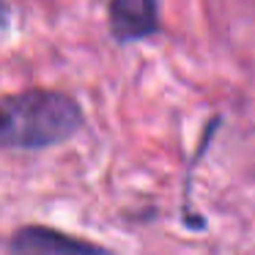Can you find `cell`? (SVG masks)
<instances>
[{"label":"cell","instance_id":"6da1fadb","mask_svg":"<svg viewBox=\"0 0 255 255\" xmlns=\"http://www.w3.org/2000/svg\"><path fill=\"white\" fill-rule=\"evenodd\" d=\"M83 124L77 102L58 91H22L3 102L0 137L6 148H47L72 137Z\"/></svg>","mask_w":255,"mask_h":255},{"label":"cell","instance_id":"7a4b0ae2","mask_svg":"<svg viewBox=\"0 0 255 255\" xmlns=\"http://www.w3.org/2000/svg\"><path fill=\"white\" fill-rule=\"evenodd\" d=\"M14 255H107L102 247L52 228H19L8 242Z\"/></svg>","mask_w":255,"mask_h":255},{"label":"cell","instance_id":"3957f363","mask_svg":"<svg viewBox=\"0 0 255 255\" xmlns=\"http://www.w3.org/2000/svg\"><path fill=\"white\" fill-rule=\"evenodd\" d=\"M159 28L156 0H110V30L118 41L145 39Z\"/></svg>","mask_w":255,"mask_h":255}]
</instances>
